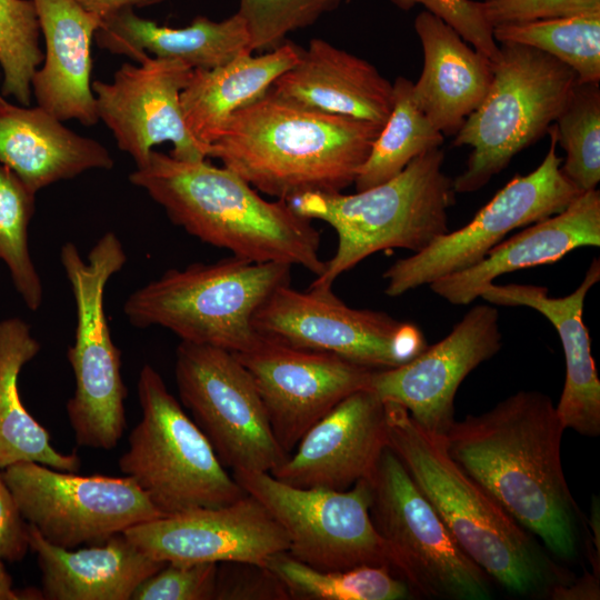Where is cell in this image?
<instances>
[{"label":"cell","instance_id":"1","mask_svg":"<svg viewBox=\"0 0 600 600\" xmlns=\"http://www.w3.org/2000/svg\"><path fill=\"white\" fill-rule=\"evenodd\" d=\"M564 427L551 399L521 390L481 414L454 421L451 459L557 560H578L583 517L561 463Z\"/></svg>","mask_w":600,"mask_h":600},{"label":"cell","instance_id":"2","mask_svg":"<svg viewBox=\"0 0 600 600\" xmlns=\"http://www.w3.org/2000/svg\"><path fill=\"white\" fill-rule=\"evenodd\" d=\"M189 234L232 256L258 263L301 266L317 277L320 232L289 202L264 200L226 167L186 161L152 150L129 174Z\"/></svg>","mask_w":600,"mask_h":600},{"label":"cell","instance_id":"3","mask_svg":"<svg viewBox=\"0 0 600 600\" xmlns=\"http://www.w3.org/2000/svg\"><path fill=\"white\" fill-rule=\"evenodd\" d=\"M382 127L297 107L267 92L227 120L208 157L258 191L290 202L354 183Z\"/></svg>","mask_w":600,"mask_h":600},{"label":"cell","instance_id":"4","mask_svg":"<svg viewBox=\"0 0 600 600\" xmlns=\"http://www.w3.org/2000/svg\"><path fill=\"white\" fill-rule=\"evenodd\" d=\"M388 446L464 553L512 596L550 598L573 578L543 551L448 454L443 437L422 429L400 404L383 401Z\"/></svg>","mask_w":600,"mask_h":600},{"label":"cell","instance_id":"5","mask_svg":"<svg viewBox=\"0 0 600 600\" xmlns=\"http://www.w3.org/2000/svg\"><path fill=\"white\" fill-rule=\"evenodd\" d=\"M440 148L426 151L390 180L353 194L306 193L289 203L301 216L329 223L338 236L334 256L310 288H331L369 256L393 248L419 252L449 231L453 182L442 171Z\"/></svg>","mask_w":600,"mask_h":600},{"label":"cell","instance_id":"6","mask_svg":"<svg viewBox=\"0 0 600 600\" xmlns=\"http://www.w3.org/2000/svg\"><path fill=\"white\" fill-rule=\"evenodd\" d=\"M291 267L251 262L238 257L169 269L133 291L123 304L136 328L169 329L181 341L234 353L260 339L252 318L264 300L290 283Z\"/></svg>","mask_w":600,"mask_h":600},{"label":"cell","instance_id":"7","mask_svg":"<svg viewBox=\"0 0 600 600\" xmlns=\"http://www.w3.org/2000/svg\"><path fill=\"white\" fill-rule=\"evenodd\" d=\"M491 66L493 78L484 99L452 141L471 148L466 170L452 180L456 193L481 189L517 153L548 133L578 81L560 60L518 43H501Z\"/></svg>","mask_w":600,"mask_h":600},{"label":"cell","instance_id":"8","mask_svg":"<svg viewBox=\"0 0 600 600\" xmlns=\"http://www.w3.org/2000/svg\"><path fill=\"white\" fill-rule=\"evenodd\" d=\"M137 392L142 417L118 464L162 517L227 506L247 493L149 363L140 370Z\"/></svg>","mask_w":600,"mask_h":600},{"label":"cell","instance_id":"9","mask_svg":"<svg viewBox=\"0 0 600 600\" xmlns=\"http://www.w3.org/2000/svg\"><path fill=\"white\" fill-rule=\"evenodd\" d=\"M60 262L76 304L74 341L67 351L74 378L66 407L68 420L78 446L110 450L126 429L127 389L121 351L107 321L104 292L127 254L118 236L108 231L90 249L87 261L74 243L66 242Z\"/></svg>","mask_w":600,"mask_h":600},{"label":"cell","instance_id":"10","mask_svg":"<svg viewBox=\"0 0 600 600\" xmlns=\"http://www.w3.org/2000/svg\"><path fill=\"white\" fill-rule=\"evenodd\" d=\"M368 479L372 523L389 551L394 573L413 596L492 599L493 581L460 548L389 446Z\"/></svg>","mask_w":600,"mask_h":600},{"label":"cell","instance_id":"11","mask_svg":"<svg viewBox=\"0 0 600 600\" xmlns=\"http://www.w3.org/2000/svg\"><path fill=\"white\" fill-rule=\"evenodd\" d=\"M174 377L181 403L224 468L271 472L288 459L251 374L233 352L181 341Z\"/></svg>","mask_w":600,"mask_h":600},{"label":"cell","instance_id":"12","mask_svg":"<svg viewBox=\"0 0 600 600\" xmlns=\"http://www.w3.org/2000/svg\"><path fill=\"white\" fill-rule=\"evenodd\" d=\"M252 324L263 337L373 370L399 367L428 347L417 324L382 311L351 308L331 288L300 291L282 284L258 308Z\"/></svg>","mask_w":600,"mask_h":600},{"label":"cell","instance_id":"13","mask_svg":"<svg viewBox=\"0 0 600 600\" xmlns=\"http://www.w3.org/2000/svg\"><path fill=\"white\" fill-rule=\"evenodd\" d=\"M232 477L282 527L289 539L287 552L294 559L321 570L372 564L393 571L370 517L368 478L337 491L292 487L269 472L234 470Z\"/></svg>","mask_w":600,"mask_h":600},{"label":"cell","instance_id":"14","mask_svg":"<svg viewBox=\"0 0 600 600\" xmlns=\"http://www.w3.org/2000/svg\"><path fill=\"white\" fill-rule=\"evenodd\" d=\"M26 522L52 544H99L162 514L128 476H79L37 462L2 469Z\"/></svg>","mask_w":600,"mask_h":600},{"label":"cell","instance_id":"15","mask_svg":"<svg viewBox=\"0 0 600 600\" xmlns=\"http://www.w3.org/2000/svg\"><path fill=\"white\" fill-rule=\"evenodd\" d=\"M549 150L539 167L517 174L464 227L448 231L423 250L399 259L383 273L386 294L412 289L472 267L512 230L563 211L581 191L561 171L551 126Z\"/></svg>","mask_w":600,"mask_h":600},{"label":"cell","instance_id":"16","mask_svg":"<svg viewBox=\"0 0 600 600\" xmlns=\"http://www.w3.org/2000/svg\"><path fill=\"white\" fill-rule=\"evenodd\" d=\"M234 354L251 374L272 433L288 454L341 400L370 388L374 371L332 353L291 347L261 334L251 349Z\"/></svg>","mask_w":600,"mask_h":600},{"label":"cell","instance_id":"17","mask_svg":"<svg viewBox=\"0 0 600 600\" xmlns=\"http://www.w3.org/2000/svg\"><path fill=\"white\" fill-rule=\"evenodd\" d=\"M138 64L123 63L111 81L96 80L99 120L112 132L118 148L141 166L153 147L170 142V156L198 161L208 157L184 122L180 94L193 69L182 61L146 57Z\"/></svg>","mask_w":600,"mask_h":600},{"label":"cell","instance_id":"18","mask_svg":"<svg viewBox=\"0 0 600 600\" xmlns=\"http://www.w3.org/2000/svg\"><path fill=\"white\" fill-rule=\"evenodd\" d=\"M498 309L478 304L439 342L396 368L374 370L370 389L402 406L431 434L444 437L454 419V399L464 378L499 352Z\"/></svg>","mask_w":600,"mask_h":600},{"label":"cell","instance_id":"19","mask_svg":"<svg viewBox=\"0 0 600 600\" xmlns=\"http://www.w3.org/2000/svg\"><path fill=\"white\" fill-rule=\"evenodd\" d=\"M149 557L172 563L264 564L289 539L268 509L246 493L234 502L160 517L124 532Z\"/></svg>","mask_w":600,"mask_h":600},{"label":"cell","instance_id":"20","mask_svg":"<svg viewBox=\"0 0 600 600\" xmlns=\"http://www.w3.org/2000/svg\"><path fill=\"white\" fill-rule=\"evenodd\" d=\"M387 447L384 402L370 388L361 389L316 422L269 473L297 488L342 491L369 478Z\"/></svg>","mask_w":600,"mask_h":600},{"label":"cell","instance_id":"21","mask_svg":"<svg viewBox=\"0 0 600 600\" xmlns=\"http://www.w3.org/2000/svg\"><path fill=\"white\" fill-rule=\"evenodd\" d=\"M600 280L594 258L580 286L561 298L536 284H488L480 298L496 306H523L543 314L556 328L566 359V379L557 413L564 429L586 437L600 434V381L591 356L590 337L582 320L586 297Z\"/></svg>","mask_w":600,"mask_h":600},{"label":"cell","instance_id":"22","mask_svg":"<svg viewBox=\"0 0 600 600\" xmlns=\"http://www.w3.org/2000/svg\"><path fill=\"white\" fill-rule=\"evenodd\" d=\"M268 92L297 107L380 126L393 106V84L374 66L320 38Z\"/></svg>","mask_w":600,"mask_h":600},{"label":"cell","instance_id":"23","mask_svg":"<svg viewBox=\"0 0 600 600\" xmlns=\"http://www.w3.org/2000/svg\"><path fill=\"white\" fill-rule=\"evenodd\" d=\"M600 246V192L580 193L563 211L502 240L486 257L429 286L452 304H469L502 274L556 262L573 249Z\"/></svg>","mask_w":600,"mask_h":600},{"label":"cell","instance_id":"24","mask_svg":"<svg viewBox=\"0 0 600 600\" xmlns=\"http://www.w3.org/2000/svg\"><path fill=\"white\" fill-rule=\"evenodd\" d=\"M46 51L31 86L39 107L61 121H99L92 91L91 42L101 18L76 0H32Z\"/></svg>","mask_w":600,"mask_h":600},{"label":"cell","instance_id":"25","mask_svg":"<svg viewBox=\"0 0 600 600\" xmlns=\"http://www.w3.org/2000/svg\"><path fill=\"white\" fill-rule=\"evenodd\" d=\"M423 50V68L412 86L416 103L446 137L456 136L484 99L491 61L439 17L424 10L414 19Z\"/></svg>","mask_w":600,"mask_h":600},{"label":"cell","instance_id":"26","mask_svg":"<svg viewBox=\"0 0 600 600\" xmlns=\"http://www.w3.org/2000/svg\"><path fill=\"white\" fill-rule=\"evenodd\" d=\"M62 122L39 106L12 104L0 96V163L36 193L86 171L113 167L104 146Z\"/></svg>","mask_w":600,"mask_h":600},{"label":"cell","instance_id":"27","mask_svg":"<svg viewBox=\"0 0 600 600\" xmlns=\"http://www.w3.org/2000/svg\"><path fill=\"white\" fill-rule=\"evenodd\" d=\"M29 526V548L41 571L42 599L131 600L136 589L167 562L140 550L126 534L103 543L66 549Z\"/></svg>","mask_w":600,"mask_h":600},{"label":"cell","instance_id":"28","mask_svg":"<svg viewBox=\"0 0 600 600\" xmlns=\"http://www.w3.org/2000/svg\"><path fill=\"white\" fill-rule=\"evenodd\" d=\"M100 49L137 62L148 56L174 59L194 69H213L250 51V36L242 18L214 21L196 17L183 28L159 26L123 9L101 20L94 34Z\"/></svg>","mask_w":600,"mask_h":600},{"label":"cell","instance_id":"29","mask_svg":"<svg viewBox=\"0 0 600 600\" xmlns=\"http://www.w3.org/2000/svg\"><path fill=\"white\" fill-rule=\"evenodd\" d=\"M302 49L286 41L260 56L246 51L213 69H194L180 94L190 133L209 148L227 120L259 100L300 59Z\"/></svg>","mask_w":600,"mask_h":600},{"label":"cell","instance_id":"30","mask_svg":"<svg viewBox=\"0 0 600 600\" xmlns=\"http://www.w3.org/2000/svg\"><path fill=\"white\" fill-rule=\"evenodd\" d=\"M40 348L24 320L14 317L0 321V469L37 462L77 472L81 464L77 453L56 450L49 432L26 410L19 396V373Z\"/></svg>","mask_w":600,"mask_h":600},{"label":"cell","instance_id":"31","mask_svg":"<svg viewBox=\"0 0 600 600\" xmlns=\"http://www.w3.org/2000/svg\"><path fill=\"white\" fill-rule=\"evenodd\" d=\"M263 566L280 580L290 599L402 600L413 596L408 583L387 566L321 570L294 559L287 551L271 554Z\"/></svg>","mask_w":600,"mask_h":600},{"label":"cell","instance_id":"32","mask_svg":"<svg viewBox=\"0 0 600 600\" xmlns=\"http://www.w3.org/2000/svg\"><path fill=\"white\" fill-rule=\"evenodd\" d=\"M392 84V110L358 172L354 180L357 191L390 180L416 157L440 148L444 141V136L416 103L413 82L400 76Z\"/></svg>","mask_w":600,"mask_h":600},{"label":"cell","instance_id":"33","mask_svg":"<svg viewBox=\"0 0 600 600\" xmlns=\"http://www.w3.org/2000/svg\"><path fill=\"white\" fill-rule=\"evenodd\" d=\"M496 42L541 50L570 67L578 81L600 80V13L508 23L492 28Z\"/></svg>","mask_w":600,"mask_h":600},{"label":"cell","instance_id":"34","mask_svg":"<svg viewBox=\"0 0 600 600\" xmlns=\"http://www.w3.org/2000/svg\"><path fill=\"white\" fill-rule=\"evenodd\" d=\"M33 192L16 173L0 163V261L28 309L43 301V286L31 258L28 229L34 213Z\"/></svg>","mask_w":600,"mask_h":600},{"label":"cell","instance_id":"35","mask_svg":"<svg viewBox=\"0 0 600 600\" xmlns=\"http://www.w3.org/2000/svg\"><path fill=\"white\" fill-rule=\"evenodd\" d=\"M552 127L557 144L566 152L562 173L581 192L597 189L600 181L599 82L577 81Z\"/></svg>","mask_w":600,"mask_h":600},{"label":"cell","instance_id":"36","mask_svg":"<svg viewBox=\"0 0 600 600\" xmlns=\"http://www.w3.org/2000/svg\"><path fill=\"white\" fill-rule=\"evenodd\" d=\"M39 19L32 0H0L2 93L30 106L32 79L43 61Z\"/></svg>","mask_w":600,"mask_h":600},{"label":"cell","instance_id":"37","mask_svg":"<svg viewBox=\"0 0 600 600\" xmlns=\"http://www.w3.org/2000/svg\"><path fill=\"white\" fill-rule=\"evenodd\" d=\"M237 13L250 36V51L273 50L290 32L313 24L347 0H238Z\"/></svg>","mask_w":600,"mask_h":600},{"label":"cell","instance_id":"38","mask_svg":"<svg viewBox=\"0 0 600 600\" xmlns=\"http://www.w3.org/2000/svg\"><path fill=\"white\" fill-rule=\"evenodd\" d=\"M218 564L167 562L136 589L131 600L214 599Z\"/></svg>","mask_w":600,"mask_h":600},{"label":"cell","instance_id":"39","mask_svg":"<svg viewBox=\"0 0 600 600\" xmlns=\"http://www.w3.org/2000/svg\"><path fill=\"white\" fill-rule=\"evenodd\" d=\"M351 1V0H347ZM402 10H410L422 4L427 11L439 17L452 27L468 43L494 61L499 47L492 36V27L488 23L481 2L474 0H389Z\"/></svg>","mask_w":600,"mask_h":600},{"label":"cell","instance_id":"40","mask_svg":"<svg viewBox=\"0 0 600 600\" xmlns=\"http://www.w3.org/2000/svg\"><path fill=\"white\" fill-rule=\"evenodd\" d=\"M214 599L287 600L290 596L280 580L264 566L250 562L218 564Z\"/></svg>","mask_w":600,"mask_h":600},{"label":"cell","instance_id":"41","mask_svg":"<svg viewBox=\"0 0 600 600\" xmlns=\"http://www.w3.org/2000/svg\"><path fill=\"white\" fill-rule=\"evenodd\" d=\"M488 23L496 26L600 13V0H483Z\"/></svg>","mask_w":600,"mask_h":600},{"label":"cell","instance_id":"42","mask_svg":"<svg viewBox=\"0 0 600 600\" xmlns=\"http://www.w3.org/2000/svg\"><path fill=\"white\" fill-rule=\"evenodd\" d=\"M29 549V526L0 472V560L20 561Z\"/></svg>","mask_w":600,"mask_h":600},{"label":"cell","instance_id":"43","mask_svg":"<svg viewBox=\"0 0 600 600\" xmlns=\"http://www.w3.org/2000/svg\"><path fill=\"white\" fill-rule=\"evenodd\" d=\"M599 576L586 572L580 579H573L564 586L557 587L550 594L553 600H594L599 599Z\"/></svg>","mask_w":600,"mask_h":600},{"label":"cell","instance_id":"44","mask_svg":"<svg viewBox=\"0 0 600 600\" xmlns=\"http://www.w3.org/2000/svg\"><path fill=\"white\" fill-rule=\"evenodd\" d=\"M83 9L98 16L101 20L123 9L146 8L159 4L164 0H76Z\"/></svg>","mask_w":600,"mask_h":600},{"label":"cell","instance_id":"45","mask_svg":"<svg viewBox=\"0 0 600 600\" xmlns=\"http://www.w3.org/2000/svg\"><path fill=\"white\" fill-rule=\"evenodd\" d=\"M20 598L13 590L12 579L6 570L3 561L0 560V600H17Z\"/></svg>","mask_w":600,"mask_h":600},{"label":"cell","instance_id":"46","mask_svg":"<svg viewBox=\"0 0 600 600\" xmlns=\"http://www.w3.org/2000/svg\"><path fill=\"white\" fill-rule=\"evenodd\" d=\"M1 96V94H0Z\"/></svg>","mask_w":600,"mask_h":600}]
</instances>
